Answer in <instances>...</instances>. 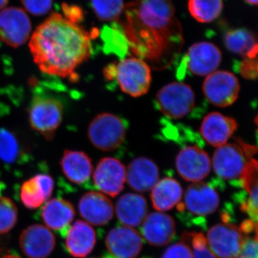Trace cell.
<instances>
[{
  "label": "cell",
  "mask_w": 258,
  "mask_h": 258,
  "mask_svg": "<svg viewBox=\"0 0 258 258\" xmlns=\"http://www.w3.org/2000/svg\"><path fill=\"white\" fill-rule=\"evenodd\" d=\"M62 10L63 11L64 18L71 23L79 24L83 21L84 16L83 10L80 7L64 3L62 4Z\"/></svg>",
  "instance_id": "cell-37"
},
{
  "label": "cell",
  "mask_w": 258,
  "mask_h": 258,
  "mask_svg": "<svg viewBox=\"0 0 258 258\" xmlns=\"http://www.w3.org/2000/svg\"><path fill=\"white\" fill-rule=\"evenodd\" d=\"M92 36L79 24L71 23L59 13H52L37 27L29 46L42 72L71 78L91 56Z\"/></svg>",
  "instance_id": "cell-1"
},
{
  "label": "cell",
  "mask_w": 258,
  "mask_h": 258,
  "mask_svg": "<svg viewBox=\"0 0 258 258\" xmlns=\"http://www.w3.org/2000/svg\"><path fill=\"white\" fill-rule=\"evenodd\" d=\"M66 238L68 252L75 257L83 258L93 250L96 242V234L87 222L77 220L70 227Z\"/></svg>",
  "instance_id": "cell-24"
},
{
  "label": "cell",
  "mask_w": 258,
  "mask_h": 258,
  "mask_svg": "<svg viewBox=\"0 0 258 258\" xmlns=\"http://www.w3.org/2000/svg\"><path fill=\"white\" fill-rule=\"evenodd\" d=\"M155 104L166 116L174 119L182 118L195 108V93L186 83H171L158 91Z\"/></svg>",
  "instance_id": "cell-8"
},
{
  "label": "cell",
  "mask_w": 258,
  "mask_h": 258,
  "mask_svg": "<svg viewBox=\"0 0 258 258\" xmlns=\"http://www.w3.org/2000/svg\"><path fill=\"white\" fill-rule=\"evenodd\" d=\"M219 205L220 196L213 183L198 182L186 188L184 203L178 204L177 210L183 221L202 225L204 217L216 211Z\"/></svg>",
  "instance_id": "cell-4"
},
{
  "label": "cell",
  "mask_w": 258,
  "mask_h": 258,
  "mask_svg": "<svg viewBox=\"0 0 258 258\" xmlns=\"http://www.w3.org/2000/svg\"><path fill=\"white\" fill-rule=\"evenodd\" d=\"M159 170L157 164L146 157H139L129 164L126 171L127 182L131 188L147 192L159 181Z\"/></svg>",
  "instance_id": "cell-20"
},
{
  "label": "cell",
  "mask_w": 258,
  "mask_h": 258,
  "mask_svg": "<svg viewBox=\"0 0 258 258\" xmlns=\"http://www.w3.org/2000/svg\"><path fill=\"white\" fill-rule=\"evenodd\" d=\"M237 128V121L232 117L212 112L204 118L200 134L207 143L213 147H221Z\"/></svg>",
  "instance_id": "cell-18"
},
{
  "label": "cell",
  "mask_w": 258,
  "mask_h": 258,
  "mask_svg": "<svg viewBox=\"0 0 258 258\" xmlns=\"http://www.w3.org/2000/svg\"><path fill=\"white\" fill-rule=\"evenodd\" d=\"M125 180V166L115 158L101 159L93 174V181L97 189L112 198L123 191Z\"/></svg>",
  "instance_id": "cell-14"
},
{
  "label": "cell",
  "mask_w": 258,
  "mask_h": 258,
  "mask_svg": "<svg viewBox=\"0 0 258 258\" xmlns=\"http://www.w3.org/2000/svg\"><path fill=\"white\" fill-rule=\"evenodd\" d=\"M257 148L240 142L239 144H225L217 148L214 154L212 165L220 178L235 179L242 175L246 164Z\"/></svg>",
  "instance_id": "cell-7"
},
{
  "label": "cell",
  "mask_w": 258,
  "mask_h": 258,
  "mask_svg": "<svg viewBox=\"0 0 258 258\" xmlns=\"http://www.w3.org/2000/svg\"><path fill=\"white\" fill-rule=\"evenodd\" d=\"M205 98L215 106H231L237 99L240 86L238 79L232 73L215 71L207 76L203 83Z\"/></svg>",
  "instance_id": "cell-10"
},
{
  "label": "cell",
  "mask_w": 258,
  "mask_h": 258,
  "mask_svg": "<svg viewBox=\"0 0 258 258\" xmlns=\"http://www.w3.org/2000/svg\"><path fill=\"white\" fill-rule=\"evenodd\" d=\"M25 10L35 16L47 14L52 6V0H22Z\"/></svg>",
  "instance_id": "cell-34"
},
{
  "label": "cell",
  "mask_w": 258,
  "mask_h": 258,
  "mask_svg": "<svg viewBox=\"0 0 258 258\" xmlns=\"http://www.w3.org/2000/svg\"><path fill=\"white\" fill-rule=\"evenodd\" d=\"M0 258H21L20 256L17 255V254H5V255L1 256Z\"/></svg>",
  "instance_id": "cell-39"
},
{
  "label": "cell",
  "mask_w": 258,
  "mask_h": 258,
  "mask_svg": "<svg viewBox=\"0 0 258 258\" xmlns=\"http://www.w3.org/2000/svg\"><path fill=\"white\" fill-rule=\"evenodd\" d=\"M8 0H0V10L3 9L7 4H8Z\"/></svg>",
  "instance_id": "cell-40"
},
{
  "label": "cell",
  "mask_w": 258,
  "mask_h": 258,
  "mask_svg": "<svg viewBox=\"0 0 258 258\" xmlns=\"http://www.w3.org/2000/svg\"><path fill=\"white\" fill-rule=\"evenodd\" d=\"M29 122L32 129L47 140L53 138L63 118V106L60 100L48 96H37L29 107Z\"/></svg>",
  "instance_id": "cell-6"
},
{
  "label": "cell",
  "mask_w": 258,
  "mask_h": 258,
  "mask_svg": "<svg viewBox=\"0 0 258 258\" xmlns=\"http://www.w3.org/2000/svg\"><path fill=\"white\" fill-rule=\"evenodd\" d=\"M190 239L192 247V258H217L209 247L206 237L203 233H184Z\"/></svg>",
  "instance_id": "cell-33"
},
{
  "label": "cell",
  "mask_w": 258,
  "mask_h": 258,
  "mask_svg": "<svg viewBox=\"0 0 258 258\" xmlns=\"http://www.w3.org/2000/svg\"><path fill=\"white\" fill-rule=\"evenodd\" d=\"M79 208L81 216L93 225H106L113 218V203L102 193H86L80 200Z\"/></svg>",
  "instance_id": "cell-19"
},
{
  "label": "cell",
  "mask_w": 258,
  "mask_h": 258,
  "mask_svg": "<svg viewBox=\"0 0 258 258\" xmlns=\"http://www.w3.org/2000/svg\"><path fill=\"white\" fill-rule=\"evenodd\" d=\"M240 73L246 79H253L257 77V61L246 59L240 66Z\"/></svg>",
  "instance_id": "cell-38"
},
{
  "label": "cell",
  "mask_w": 258,
  "mask_h": 258,
  "mask_svg": "<svg viewBox=\"0 0 258 258\" xmlns=\"http://www.w3.org/2000/svg\"><path fill=\"white\" fill-rule=\"evenodd\" d=\"M223 9V0H189L188 10L194 19L202 23H212Z\"/></svg>",
  "instance_id": "cell-29"
},
{
  "label": "cell",
  "mask_w": 258,
  "mask_h": 258,
  "mask_svg": "<svg viewBox=\"0 0 258 258\" xmlns=\"http://www.w3.org/2000/svg\"><path fill=\"white\" fill-rule=\"evenodd\" d=\"M75 210L72 204L62 199H52L41 210V217L51 230L66 237L74 220Z\"/></svg>",
  "instance_id": "cell-21"
},
{
  "label": "cell",
  "mask_w": 258,
  "mask_h": 258,
  "mask_svg": "<svg viewBox=\"0 0 258 258\" xmlns=\"http://www.w3.org/2000/svg\"><path fill=\"white\" fill-rule=\"evenodd\" d=\"M2 187H1V184H0V191H1Z\"/></svg>",
  "instance_id": "cell-45"
},
{
  "label": "cell",
  "mask_w": 258,
  "mask_h": 258,
  "mask_svg": "<svg viewBox=\"0 0 258 258\" xmlns=\"http://www.w3.org/2000/svg\"><path fill=\"white\" fill-rule=\"evenodd\" d=\"M161 258H192V252L186 242H177L166 249Z\"/></svg>",
  "instance_id": "cell-35"
},
{
  "label": "cell",
  "mask_w": 258,
  "mask_h": 258,
  "mask_svg": "<svg viewBox=\"0 0 258 258\" xmlns=\"http://www.w3.org/2000/svg\"><path fill=\"white\" fill-rule=\"evenodd\" d=\"M18 210L9 198L0 197V234L7 233L16 225Z\"/></svg>",
  "instance_id": "cell-32"
},
{
  "label": "cell",
  "mask_w": 258,
  "mask_h": 258,
  "mask_svg": "<svg viewBox=\"0 0 258 258\" xmlns=\"http://www.w3.org/2000/svg\"><path fill=\"white\" fill-rule=\"evenodd\" d=\"M62 173L71 182L83 186L88 184L93 173L91 158L79 151L66 150L60 160Z\"/></svg>",
  "instance_id": "cell-23"
},
{
  "label": "cell",
  "mask_w": 258,
  "mask_h": 258,
  "mask_svg": "<svg viewBox=\"0 0 258 258\" xmlns=\"http://www.w3.org/2000/svg\"><path fill=\"white\" fill-rule=\"evenodd\" d=\"M183 191L176 179L165 177L158 181L152 189L153 206L158 211H168L181 201Z\"/></svg>",
  "instance_id": "cell-27"
},
{
  "label": "cell",
  "mask_w": 258,
  "mask_h": 258,
  "mask_svg": "<svg viewBox=\"0 0 258 258\" xmlns=\"http://www.w3.org/2000/svg\"><path fill=\"white\" fill-rule=\"evenodd\" d=\"M53 188V179L50 175L37 174L22 185L20 198L27 208L34 210L50 199Z\"/></svg>",
  "instance_id": "cell-25"
},
{
  "label": "cell",
  "mask_w": 258,
  "mask_h": 258,
  "mask_svg": "<svg viewBox=\"0 0 258 258\" xmlns=\"http://www.w3.org/2000/svg\"><path fill=\"white\" fill-rule=\"evenodd\" d=\"M115 212L120 223L126 227H138L147 217V200L137 194H125L117 202Z\"/></svg>",
  "instance_id": "cell-26"
},
{
  "label": "cell",
  "mask_w": 258,
  "mask_h": 258,
  "mask_svg": "<svg viewBox=\"0 0 258 258\" xmlns=\"http://www.w3.org/2000/svg\"><path fill=\"white\" fill-rule=\"evenodd\" d=\"M246 3H248L249 5H257L258 0H244Z\"/></svg>",
  "instance_id": "cell-41"
},
{
  "label": "cell",
  "mask_w": 258,
  "mask_h": 258,
  "mask_svg": "<svg viewBox=\"0 0 258 258\" xmlns=\"http://www.w3.org/2000/svg\"><path fill=\"white\" fill-rule=\"evenodd\" d=\"M31 31V21L25 10L11 7L0 12V40L8 46H21L28 41Z\"/></svg>",
  "instance_id": "cell-11"
},
{
  "label": "cell",
  "mask_w": 258,
  "mask_h": 258,
  "mask_svg": "<svg viewBox=\"0 0 258 258\" xmlns=\"http://www.w3.org/2000/svg\"><path fill=\"white\" fill-rule=\"evenodd\" d=\"M126 136V125L120 117L103 113L95 117L88 128V137L96 149L112 152L120 147Z\"/></svg>",
  "instance_id": "cell-5"
},
{
  "label": "cell",
  "mask_w": 258,
  "mask_h": 258,
  "mask_svg": "<svg viewBox=\"0 0 258 258\" xmlns=\"http://www.w3.org/2000/svg\"><path fill=\"white\" fill-rule=\"evenodd\" d=\"M120 23L129 46L137 53L159 57L181 46L182 31L171 0H138L125 5Z\"/></svg>",
  "instance_id": "cell-2"
},
{
  "label": "cell",
  "mask_w": 258,
  "mask_h": 258,
  "mask_svg": "<svg viewBox=\"0 0 258 258\" xmlns=\"http://www.w3.org/2000/svg\"><path fill=\"white\" fill-rule=\"evenodd\" d=\"M240 186L245 193L240 195L241 210L248 215L252 222L258 223V161L250 159L240 176Z\"/></svg>",
  "instance_id": "cell-22"
},
{
  "label": "cell",
  "mask_w": 258,
  "mask_h": 258,
  "mask_svg": "<svg viewBox=\"0 0 258 258\" xmlns=\"http://www.w3.org/2000/svg\"><path fill=\"white\" fill-rule=\"evenodd\" d=\"M222 61L220 49L209 42H200L189 47L183 64L190 74L208 76L216 71Z\"/></svg>",
  "instance_id": "cell-12"
},
{
  "label": "cell",
  "mask_w": 258,
  "mask_h": 258,
  "mask_svg": "<svg viewBox=\"0 0 258 258\" xmlns=\"http://www.w3.org/2000/svg\"><path fill=\"white\" fill-rule=\"evenodd\" d=\"M103 258H115V257H113V256H112L111 254H105L104 257H103Z\"/></svg>",
  "instance_id": "cell-42"
},
{
  "label": "cell",
  "mask_w": 258,
  "mask_h": 258,
  "mask_svg": "<svg viewBox=\"0 0 258 258\" xmlns=\"http://www.w3.org/2000/svg\"><path fill=\"white\" fill-rule=\"evenodd\" d=\"M176 168L183 179L199 182L211 171V161L208 153L198 146H188L181 149L176 158Z\"/></svg>",
  "instance_id": "cell-13"
},
{
  "label": "cell",
  "mask_w": 258,
  "mask_h": 258,
  "mask_svg": "<svg viewBox=\"0 0 258 258\" xmlns=\"http://www.w3.org/2000/svg\"><path fill=\"white\" fill-rule=\"evenodd\" d=\"M18 139L7 129H0V159L6 164H15L20 157Z\"/></svg>",
  "instance_id": "cell-31"
},
{
  "label": "cell",
  "mask_w": 258,
  "mask_h": 258,
  "mask_svg": "<svg viewBox=\"0 0 258 258\" xmlns=\"http://www.w3.org/2000/svg\"><path fill=\"white\" fill-rule=\"evenodd\" d=\"M224 43L227 50L253 60L258 55V40L247 29H232L225 33Z\"/></svg>",
  "instance_id": "cell-28"
},
{
  "label": "cell",
  "mask_w": 258,
  "mask_h": 258,
  "mask_svg": "<svg viewBox=\"0 0 258 258\" xmlns=\"http://www.w3.org/2000/svg\"><path fill=\"white\" fill-rule=\"evenodd\" d=\"M141 232L151 245L157 247L166 245L175 236V222L167 214L153 212L144 220Z\"/></svg>",
  "instance_id": "cell-17"
},
{
  "label": "cell",
  "mask_w": 258,
  "mask_h": 258,
  "mask_svg": "<svg viewBox=\"0 0 258 258\" xmlns=\"http://www.w3.org/2000/svg\"><path fill=\"white\" fill-rule=\"evenodd\" d=\"M20 245L29 258H46L55 247V236L45 226L31 225L22 232Z\"/></svg>",
  "instance_id": "cell-16"
},
{
  "label": "cell",
  "mask_w": 258,
  "mask_h": 258,
  "mask_svg": "<svg viewBox=\"0 0 258 258\" xmlns=\"http://www.w3.org/2000/svg\"><path fill=\"white\" fill-rule=\"evenodd\" d=\"M254 123H255V124L257 125L258 128V115L256 117L255 120H254Z\"/></svg>",
  "instance_id": "cell-43"
},
{
  "label": "cell",
  "mask_w": 258,
  "mask_h": 258,
  "mask_svg": "<svg viewBox=\"0 0 258 258\" xmlns=\"http://www.w3.org/2000/svg\"><path fill=\"white\" fill-rule=\"evenodd\" d=\"M236 258H258V238L246 237L242 250Z\"/></svg>",
  "instance_id": "cell-36"
},
{
  "label": "cell",
  "mask_w": 258,
  "mask_h": 258,
  "mask_svg": "<svg viewBox=\"0 0 258 258\" xmlns=\"http://www.w3.org/2000/svg\"><path fill=\"white\" fill-rule=\"evenodd\" d=\"M106 243L110 254L115 258H136L143 247V239L138 231L121 226L110 231Z\"/></svg>",
  "instance_id": "cell-15"
},
{
  "label": "cell",
  "mask_w": 258,
  "mask_h": 258,
  "mask_svg": "<svg viewBox=\"0 0 258 258\" xmlns=\"http://www.w3.org/2000/svg\"><path fill=\"white\" fill-rule=\"evenodd\" d=\"M105 76L115 79L123 92L137 98L146 94L150 88L152 74L145 61L137 57H129L117 64L108 66Z\"/></svg>",
  "instance_id": "cell-3"
},
{
  "label": "cell",
  "mask_w": 258,
  "mask_h": 258,
  "mask_svg": "<svg viewBox=\"0 0 258 258\" xmlns=\"http://www.w3.org/2000/svg\"><path fill=\"white\" fill-rule=\"evenodd\" d=\"M257 73H258V60L257 61Z\"/></svg>",
  "instance_id": "cell-44"
},
{
  "label": "cell",
  "mask_w": 258,
  "mask_h": 258,
  "mask_svg": "<svg viewBox=\"0 0 258 258\" xmlns=\"http://www.w3.org/2000/svg\"><path fill=\"white\" fill-rule=\"evenodd\" d=\"M97 18L101 21H113L119 18L124 10L123 0H91Z\"/></svg>",
  "instance_id": "cell-30"
},
{
  "label": "cell",
  "mask_w": 258,
  "mask_h": 258,
  "mask_svg": "<svg viewBox=\"0 0 258 258\" xmlns=\"http://www.w3.org/2000/svg\"><path fill=\"white\" fill-rule=\"evenodd\" d=\"M246 236L240 227L229 223L212 226L208 232V244L219 258H236L240 254Z\"/></svg>",
  "instance_id": "cell-9"
}]
</instances>
